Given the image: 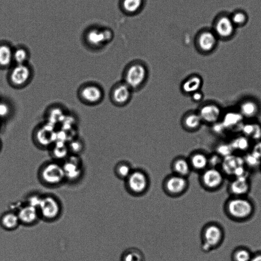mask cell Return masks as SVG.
Returning <instances> with one entry per match:
<instances>
[{
  "label": "cell",
  "mask_w": 261,
  "mask_h": 261,
  "mask_svg": "<svg viewBox=\"0 0 261 261\" xmlns=\"http://www.w3.org/2000/svg\"><path fill=\"white\" fill-rule=\"evenodd\" d=\"M220 41H231L236 34L237 28L234 25L229 12L223 11L215 17L211 28Z\"/></svg>",
  "instance_id": "cell-4"
},
{
  "label": "cell",
  "mask_w": 261,
  "mask_h": 261,
  "mask_svg": "<svg viewBox=\"0 0 261 261\" xmlns=\"http://www.w3.org/2000/svg\"><path fill=\"white\" fill-rule=\"evenodd\" d=\"M192 170L202 173L209 167L208 157L203 153L193 155L189 161Z\"/></svg>",
  "instance_id": "cell-24"
},
{
  "label": "cell",
  "mask_w": 261,
  "mask_h": 261,
  "mask_svg": "<svg viewBox=\"0 0 261 261\" xmlns=\"http://www.w3.org/2000/svg\"><path fill=\"white\" fill-rule=\"evenodd\" d=\"M251 189L248 176L233 177L229 186L232 196H247Z\"/></svg>",
  "instance_id": "cell-16"
},
{
  "label": "cell",
  "mask_w": 261,
  "mask_h": 261,
  "mask_svg": "<svg viewBox=\"0 0 261 261\" xmlns=\"http://www.w3.org/2000/svg\"><path fill=\"white\" fill-rule=\"evenodd\" d=\"M251 152L261 159V140L257 142L253 147Z\"/></svg>",
  "instance_id": "cell-46"
},
{
  "label": "cell",
  "mask_w": 261,
  "mask_h": 261,
  "mask_svg": "<svg viewBox=\"0 0 261 261\" xmlns=\"http://www.w3.org/2000/svg\"><path fill=\"white\" fill-rule=\"evenodd\" d=\"M2 226L6 230L12 231L21 225L16 212L10 211L4 214L1 219Z\"/></svg>",
  "instance_id": "cell-26"
},
{
  "label": "cell",
  "mask_w": 261,
  "mask_h": 261,
  "mask_svg": "<svg viewBox=\"0 0 261 261\" xmlns=\"http://www.w3.org/2000/svg\"><path fill=\"white\" fill-rule=\"evenodd\" d=\"M174 174L187 177L192 171L189 161L184 158H178L174 161L172 165Z\"/></svg>",
  "instance_id": "cell-23"
},
{
  "label": "cell",
  "mask_w": 261,
  "mask_h": 261,
  "mask_svg": "<svg viewBox=\"0 0 261 261\" xmlns=\"http://www.w3.org/2000/svg\"><path fill=\"white\" fill-rule=\"evenodd\" d=\"M202 85V80L199 77H193L186 81L182 86L183 91L187 93L198 91Z\"/></svg>",
  "instance_id": "cell-31"
},
{
  "label": "cell",
  "mask_w": 261,
  "mask_h": 261,
  "mask_svg": "<svg viewBox=\"0 0 261 261\" xmlns=\"http://www.w3.org/2000/svg\"><path fill=\"white\" fill-rule=\"evenodd\" d=\"M201 238L202 251L208 253L222 243L224 238V232L219 225L210 223L202 230Z\"/></svg>",
  "instance_id": "cell-6"
},
{
  "label": "cell",
  "mask_w": 261,
  "mask_h": 261,
  "mask_svg": "<svg viewBox=\"0 0 261 261\" xmlns=\"http://www.w3.org/2000/svg\"><path fill=\"white\" fill-rule=\"evenodd\" d=\"M39 177L43 184L51 187L59 186L66 181L62 163L55 161L45 164L40 169Z\"/></svg>",
  "instance_id": "cell-2"
},
{
  "label": "cell",
  "mask_w": 261,
  "mask_h": 261,
  "mask_svg": "<svg viewBox=\"0 0 261 261\" xmlns=\"http://www.w3.org/2000/svg\"><path fill=\"white\" fill-rule=\"evenodd\" d=\"M212 125V130L216 134L219 135H222L224 134L226 131H228L221 121L216 123Z\"/></svg>",
  "instance_id": "cell-45"
},
{
  "label": "cell",
  "mask_w": 261,
  "mask_h": 261,
  "mask_svg": "<svg viewBox=\"0 0 261 261\" xmlns=\"http://www.w3.org/2000/svg\"><path fill=\"white\" fill-rule=\"evenodd\" d=\"M42 196L37 194L30 195L27 199V204L36 208L38 209L40 203H41Z\"/></svg>",
  "instance_id": "cell-44"
},
{
  "label": "cell",
  "mask_w": 261,
  "mask_h": 261,
  "mask_svg": "<svg viewBox=\"0 0 261 261\" xmlns=\"http://www.w3.org/2000/svg\"><path fill=\"white\" fill-rule=\"evenodd\" d=\"M238 111L244 119H253L259 115L260 112V106L256 100L247 98L240 102Z\"/></svg>",
  "instance_id": "cell-18"
},
{
  "label": "cell",
  "mask_w": 261,
  "mask_h": 261,
  "mask_svg": "<svg viewBox=\"0 0 261 261\" xmlns=\"http://www.w3.org/2000/svg\"><path fill=\"white\" fill-rule=\"evenodd\" d=\"M54 161L58 163L64 162L71 155L68 143L57 140L48 150Z\"/></svg>",
  "instance_id": "cell-19"
},
{
  "label": "cell",
  "mask_w": 261,
  "mask_h": 261,
  "mask_svg": "<svg viewBox=\"0 0 261 261\" xmlns=\"http://www.w3.org/2000/svg\"><path fill=\"white\" fill-rule=\"evenodd\" d=\"M244 118L237 111H229L223 115L220 121L227 130L239 128L243 125Z\"/></svg>",
  "instance_id": "cell-20"
},
{
  "label": "cell",
  "mask_w": 261,
  "mask_h": 261,
  "mask_svg": "<svg viewBox=\"0 0 261 261\" xmlns=\"http://www.w3.org/2000/svg\"><path fill=\"white\" fill-rule=\"evenodd\" d=\"M13 51L8 45H0V68L10 69L13 65Z\"/></svg>",
  "instance_id": "cell-25"
},
{
  "label": "cell",
  "mask_w": 261,
  "mask_h": 261,
  "mask_svg": "<svg viewBox=\"0 0 261 261\" xmlns=\"http://www.w3.org/2000/svg\"><path fill=\"white\" fill-rule=\"evenodd\" d=\"M234 152H247L251 148L250 139L244 135L235 137L230 143Z\"/></svg>",
  "instance_id": "cell-27"
},
{
  "label": "cell",
  "mask_w": 261,
  "mask_h": 261,
  "mask_svg": "<svg viewBox=\"0 0 261 261\" xmlns=\"http://www.w3.org/2000/svg\"><path fill=\"white\" fill-rule=\"evenodd\" d=\"M202 122V118L198 114H191L188 115L185 120L186 127L191 129L198 128Z\"/></svg>",
  "instance_id": "cell-40"
},
{
  "label": "cell",
  "mask_w": 261,
  "mask_h": 261,
  "mask_svg": "<svg viewBox=\"0 0 261 261\" xmlns=\"http://www.w3.org/2000/svg\"><path fill=\"white\" fill-rule=\"evenodd\" d=\"M227 214L236 221H244L250 218L254 213L255 206L247 196H232L225 206Z\"/></svg>",
  "instance_id": "cell-1"
},
{
  "label": "cell",
  "mask_w": 261,
  "mask_h": 261,
  "mask_svg": "<svg viewBox=\"0 0 261 261\" xmlns=\"http://www.w3.org/2000/svg\"><path fill=\"white\" fill-rule=\"evenodd\" d=\"M143 3V0H122V7L126 13L134 14L142 8Z\"/></svg>",
  "instance_id": "cell-33"
},
{
  "label": "cell",
  "mask_w": 261,
  "mask_h": 261,
  "mask_svg": "<svg viewBox=\"0 0 261 261\" xmlns=\"http://www.w3.org/2000/svg\"><path fill=\"white\" fill-rule=\"evenodd\" d=\"M189 182L187 177L172 174L167 176L163 182L165 193L171 197L182 195L187 190Z\"/></svg>",
  "instance_id": "cell-11"
},
{
  "label": "cell",
  "mask_w": 261,
  "mask_h": 261,
  "mask_svg": "<svg viewBox=\"0 0 261 261\" xmlns=\"http://www.w3.org/2000/svg\"><path fill=\"white\" fill-rule=\"evenodd\" d=\"M246 167L251 169H256L261 167V159L255 154L251 152L244 157Z\"/></svg>",
  "instance_id": "cell-39"
},
{
  "label": "cell",
  "mask_w": 261,
  "mask_h": 261,
  "mask_svg": "<svg viewBox=\"0 0 261 261\" xmlns=\"http://www.w3.org/2000/svg\"><path fill=\"white\" fill-rule=\"evenodd\" d=\"M56 127L45 122L38 125L33 131L32 138L34 144L39 149L49 150L57 141V131Z\"/></svg>",
  "instance_id": "cell-5"
},
{
  "label": "cell",
  "mask_w": 261,
  "mask_h": 261,
  "mask_svg": "<svg viewBox=\"0 0 261 261\" xmlns=\"http://www.w3.org/2000/svg\"><path fill=\"white\" fill-rule=\"evenodd\" d=\"M225 176V175L220 169L208 168L200 173V183L207 190L215 191L223 185Z\"/></svg>",
  "instance_id": "cell-10"
},
{
  "label": "cell",
  "mask_w": 261,
  "mask_h": 261,
  "mask_svg": "<svg viewBox=\"0 0 261 261\" xmlns=\"http://www.w3.org/2000/svg\"><path fill=\"white\" fill-rule=\"evenodd\" d=\"M147 71L145 67L140 65H134L128 70L126 80L128 87L136 88L141 85L145 81Z\"/></svg>",
  "instance_id": "cell-14"
},
{
  "label": "cell",
  "mask_w": 261,
  "mask_h": 261,
  "mask_svg": "<svg viewBox=\"0 0 261 261\" xmlns=\"http://www.w3.org/2000/svg\"><path fill=\"white\" fill-rule=\"evenodd\" d=\"M71 154L79 155L83 153L85 149L83 140L79 138H74L68 143Z\"/></svg>",
  "instance_id": "cell-36"
},
{
  "label": "cell",
  "mask_w": 261,
  "mask_h": 261,
  "mask_svg": "<svg viewBox=\"0 0 261 261\" xmlns=\"http://www.w3.org/2000/svg\"><path fill=\"white\" fill-rule=\"evenodd\" d=\"M64 111V109L59 106L50 108L47 113V122L55 126L56 124L64 120L65 113Z\"/></svg>",
  "instance_id": "cell-29"
},
{
  "label": "cell",
  "mask_w": 261,
  "mask_h": 261,
  "mask_svg": "<svg viewBox=\"0 0 261 261\" xmlns=\"http://www.w3.org/2000/svg\"><path fill=\"white\" fill-rule=\"evenodd\" d=\"M131 95L130 88L128 86L122 85L114 90L113 97L114 101L118 104L126 103Z\"/></svg>",
  "instance_id": "cell-30"
},
{
  "label": "cell",
  "mask_w": 261,
  "mask_h": 261,
  "mask_svg": "<svg viewBox=\"0 0 261 261\" xmlns=\"http://www.w3.org/2000/svg\"><path fill=\"white\" fill-rule=\"evenodd\" d=\"M192 99L195 102H200L203 98V93L198 91L192 93Z\"/></svg>",
  "instance_id": "cell-47"
},
{
  "label": "cell",
  "mask_w": 261,
  "mask_h": 261,
  "mask_svg": "<svg viewBox=\"0 0 261 261\" xmlns=\"http://www.w3.org/2000/svg\"><path fill=\"white\" fill-rule=\"evenodd\" d=\"M250 261H261V253L253 255Z\"/></svg>",
  "instance_id": "cell-48"
},
{
  "label": "cell",
  "mask_w": 261,
  "mask_h": 261,
  "mask_svg": "<svg viewBox=\"0 0 261 261\" xmlns=\"http://www.w3.org/2000/svg\"><path fill=\"white\" fill-rule=\"evenodd\" d=\"M62 164L66 180L68 182H76L83 176L84 165L80 156L71 154Z\"/></svg>",
  "instance_id": "cell-12"
},
{
  "label": "cell",
  "mask_w": 261,
  "mask_h": 261,
  "mask_svg": "<svg viewBox=\"0 0 261 261\" xmlns=\"http://www.w3.org/2000/svg\"><path fill=\"white\" fill-rule=\"evenodd\" d=\"M219 40L212 28H206L200 31L196 38L198 50L205 54L213 52L217 48Z\"/></svg>",
  "instance_id": "cell-13"
},
{
  "label": "cell",
  "mask_w": 261,
  "mask_h": 261,
  "mask_svg": "<svg viewBox=\"0 0 261 261\" xmlns=\"http://www.w3.org/2000/svg\"><path fill=\"white\" fill-rule=\"evenodd\" d=\"M38 210L41 218L51 222L60 216L62 207L56 197L51 195H46L42 196Z\"/></svg>",
  "instance_id": "cell-8"
},
{
  "label": "cell",
  "mask_w": 261,
  "mask_h": 261,
  "mask_svg": "<svg viewBox=\"0 0 261 261\" xmlns=\"http://www.w3.org/2000/svg\"><path fill=\"white\" fill-rule=\"evenodd\" d=\"M234 152L230 143L220 144L216 149V153L223 159L233 155Z\"/></svg>",
  "instance_id": "cell-41"
},
{
  "label": "cell",
  "mask_w": 261,
  "mask_h": 261,
  "mask_svg": "<svg viewBox=\"0 0 261 261\" xmlns=\"http://www.w3.org/2000/svg\"><path fill=\"white\" fill-rule=\"evenodd\" d=\"M1 140H0V150H1Z\"/></svg>",
  "instance_id": "cell-49"
},
{
  "label": "cell",
  "mask_w": 261,
  "mask_h": 261,
  "mask_svg": "<svg viewBox=\"0 0 261 261\" xmlns=\"http://www.w3.org/2000/svg\"><path fill=\"white\" fill-rule=\"evenodd\" d=\"M244 165H245L244 158L235 156L233 154L223 159L222 166H221L222 169L220 170L225 175H228L232 177L236 169Z\"/></svg>",
  "instance_id": "cell-21"
},
{
  "label": "cell",
  "mask_w": 261,
  "mask_h": 261,
  "mask_svg": "<svg viewBox=\"0 0 261 261\" xmlns=\"http://www.w3.org/2000/svg\"><path fill=\"white\" fill-rule=\"evenodd\" d=\"M240 130L250 140L258 142L261 140V125L259 123H244Z\"/></svg>",
  "instance_id": "cell-22"
},
{
  "label": "cell",
  "mask_w": 261,
  "mask_h": 261,
  "mask_svg": "<svg viewBox=\"0 0 261 261\" xmlns=\"http://www.w3.org/2000/svg\"><path fill=\"white\" fill-rule=\"evenodd\" d=\"M202 121L213 125L220 121L223 113L222 108L217 104H207L200 109L198 113Z\"/></svg>",
  "instance_id": "cell-15"
},
{
  "label": "cell",
  "mask_w": 261,
  "mask_h": 261,
  "mask_svg": "<svg viewBox=\"0 0 261 261\" xmlns=\"http://www.w3.org/2000/svg\"></svg>",
  "instance_id": "cell-50"
},
{
  "label": "cell",
  "mask_w": 261,
  "mask_h": 261,
  "mask_svg": "<svg viewBox=\"0 0 261 261\" xmlns=\"http://www.w3.org/2000/svg\"><path fill=\"white\" fill-rule=\"evenodd\" d=\"M79 101L87 106L95 105L101 101L103 92L98 86L92 83H86L80 86L77 91Z\"/></svg>",
  "instance_id": "cell-9"
},
{
  "label": "cell",
  "mask_w": 261,
  "mask_h": 261,
  "mask_svg": "<svg viewBox=\"0 0 261 261\" xmlns=\"http://www.w3.org/2000/svg\"><path fill=\"white\" fill-rule=\"evenodd\" d=\"M230 15L232 21L237 28L244 27L249 22V14L243 9H236L230 13Z\"/></svg>",
  "instance_id": "cell-28"
},
{
  "label": "cell",
  "mask_w": 261,
  "mask_h": 261,
  "mask_svg": "<svg viewBox=\"0 0 261 261\" xmlns=\"http://www.w3.org/2000/svg\"><path fill=\"white\" fill-rule=\"evenodd\" d=\"M125 181L127 190L134 196H141L146 193L150 185L148 174L140 170H133Z\"/></svg>",
  "instance_id": "cell-7"
},
{
  "label": "cell",
  "mask_w": 261,
  "mask_h": 261,
  "mask_svg": "<svg viewBox=\"0 0 261 261\" xmlns=\"http://www.w3.org/2000/svg\"><path fill=\"white\" fill-rule=\"evenodd\" d=\"M13 107L12 104L5 100L0 101V120H6L9 118L13 113Z\"/></svg>",
  "instance_id": "cell-37"
},
{
  "label": "cell",
  "mask_w": 261,
  "mask_h": 261,
  "mask_svg": "<svg viewBox=\"0 0 261 261\" xmlns=\"http://www.w3.org/2000/svg\"><path fill=\"white\" fill-rule=\"evenodd\" d=\"M29 54L26 50L19 48L13 51V65L28 64Z\"/></svg>",
  "instance_id": "cell-34"
},
{
  "label": "cell",
  "mask_w": 261,
  "mask_h": 261,
  "mask_svg": "<svg viewBox=\"0 0 261 261\" xmlns=\"http://www.w3.org/2000/svg\"><path fill=\"white\" fill-rule=\"evenodd\" d=\"M16 213L20 223L25 226L34 225L41 218L38 209L27 204L20 207Z\"/></svg>",
  "instance_id": "cell-17"
},
{
  "label": "cell",
  "mask_w": 261,
  "mask_h": 261,
  "mask_svg": "<svg viewBox=\"0 0 261 261\" xmlns=\"http://www.w3.org/2000/svg\"><path fill=\"white\" fill-rule=\"evenodd\" d=\"M33 74V69L28 64L13 65L8 73V84L14 89H23L31 83Z\"/></svg>",
  "instance_id": "cell-3"
},
{
  "label": "cell",
  "mask_w": 261,
  "mask_h": 261,
  "mask_svg": "<svg viewBox=\"0 0 261 261\" xmlns=\"http://www.w3.org/2000/svg\"><path fill=\"white\" fill-rule=\"evenodd\" d=\"M88 38L91 43L93 45H98L103 41L104 38L103 33H100L96 31H91L88 35Z\"/></svg>",
  "instance_id": "cell-43"
},
{
  "label": "cell",
  "mask_w": 261,
  "mask_h": 261,
  "mask_svg": "<svg viewBox=\"0 0 261 261\" xmlns=\"http://www.w3.org/2000/svg\"><path fill=\"white\" fill-rule=\"evenodd\" d=\"M120 261H146V260L141 251L135 248H130L123 253Z\"/></svg>",
  "instance_id": "cell-32"
},
{
  "label": "cell",
  "mask_w": 261,
  "mask_h": 261,
  "mask_svg": "<svg viewBox=\"0 0 261 261\" xmlns=\"http://www.w3.org/2000/svg\"><path fill=\"white\" fill-rule=\"evenodd\" d=\"M253 254L251 251L245 248H239L235 250L232 254L233 261H250Z\"/></svg>",
  "instance_id": "cell-35"
},
{
  "label": "cell",
  "mask_w": 261,
  "mask_h": 261,
  "mask_svg": "<svg viewBox=\"0 0 261 261\" xmlns=\"http://www.w3.org/2000/svg\"><path fill=\"white\" fill-rule=\"evenodd\" d=\"M132 171L133 170L129 165L122 163L118 165L115 167L114 173L119 179L126 180Z\"/></svg>",
  "instance_id": "cell-38"
},
{
  "label": "cell",
  "mask_w": 261,
  "mask_h": 261,
  "mask_svg": "<svg viewBox=\"0 0 261 261\" xmlns=\"http://www.w3.org/2000/svg\"><path fill=\"white\" fill-rule=\"evenodd\" d=\"M223 161V158L216 153L208 157V168H217L221 167Z\"/></svg>",
  "instance_id": "cell-42"
}]
</instances>
